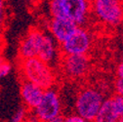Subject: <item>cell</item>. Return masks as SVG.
I'll return each mask as SVG.
<instances>
[{
    "mask_svg": "<svg viewBox=\"0 0 123 122\" xmlns=\"http://www.w3.org/2000/svg\"><path fill=\"white\" fill-rule=\"evenodd\" d=\"M26 1H32V0H26Z\"/></svg>",
    "mask_w": 123,
    "mask_h": 122,
    "instance_id": "22",
    "label": "cell"
},
{
    "mask_svg": "<svg viewBox=\"0 0 123 122\" xmlns=\"http://www.w3.org/2000/svg\"><path fill=\"white\" fill-rule=\"evenodd\" d=\"M63 69L70 78H80L85 76L90 69V61L86 54L65 55Z\"/></svg>",
    "mask_w": 123,
    "mask_h": 122,
    "instance_id": "8",
    "label": "cell"
},
{
    "mask_svg": "<svg viewBox=\"0 0 123 122\" xmlns=\"http://www.w3.org/2000/svg\"><path fill=\"white\" fill-rule=\"evenodd\" d=\"M50 12H51V15L53 18H66V17H64L63 9H62L60 0H51Z\"/></svg>",
    "mask_w": 123,
    "mask_h": 122,
    "instance_id": "13",
    "label": "cell"
},
{
    "mask_svg": "<svg viewBox=\"0 0 123 122\" xmlns=\"http://www.w3.org/2000/svg\"><path fill=\"white\" fill-rule=\"evenodd\" d=\"M5 0H0V11H4Z\"/></svg>",
    "mask_w": 123,
    "mask_h": 122,
    "instance_id": "20",
    "label": "cell"
},
{
    "mask_svg": "<svg viewBox=\"0 0 123 122\" xmlns=\"http://www.w3.org/2000/svg\"><path fill=\"white\" fill-rule=\"evenodd\" d=\"M10 70H11V65L9 64V62H7L2 57H0V79L7 76Z\"/></svg>",
    "mask_w": 123,
    "mask_h": 122,
    "instance_id": "14",
    "label": "cell"
},
{
    "mask_svg": "<svg viewBox=\"0 0 123 122\" xmlns=\"http://www.w3.org/2000/svg\"><path fill=\"white\" fill-rule=\"evenodd\" d=\"M43 32L37 29H31L24 37L19 46V57L21 60L37 56L38 45Z\"/></svg>",
    "mask_w": 123,
    "mask_h": 122,
    "instance_id": "10",
    "label": "cell"
},
{
    "mask_svg": "<svg viewBox=\"0 0 123 122\" xmlns=\"http://www.w3.org/2000/svg\"><path fill=\"white\" fill-rule=\"evenodd\" d=\"M44 91L45 90L40 86L27 80H24L21 85V95L27 109L34 110L36 108L42 100Z\"/></svg>",
    "mask_w": 123,
    "mask_h": 122,
    "instance_id": "11",
    "label": "cell"
},
{
    "mask_svg": "<svg viewBox=\"0 0 123 122\" xmlns=\"http://www.w3.org/2000/svg\"><path fill=\"white\" fill-rule=\"evenodd\" d=\"M95 121L98 122L123 121V97L118 94H114L110 98L105 99Z\"/></svg>",
    "mask_w": 123,
    "mask_h": 122,
    "instance_id": "6",
    "label": "cell"
},
{
    "mask_svg": "<svg viewBox=\"0 0 123 122\" xmlns=\"http://www.w3.org/2000/svg\"><path fill=\"white\" fill-rule=\"evenodd\" d=\"M56 56V43L54 37L43 33L38 45L37 58L49 64Z\"/></svg>",
    "mask_w": 123,
    "mask_h": 122,
    "instance_id": "12",
    "label": "cell"
},
{
    "mask_svg": "<svg viewBox=\"0 0 123 122\" xmlns=\"http://www.w3.org/2000/svg\"><path fill=\"white\" fill-rule=\"evenodd\" d=\"M5 18V14H4V11H0V24H2L3 20Z\"/></svg>",
    "mask_w": 123,
    "mask_h": 122,
    "instance_id": "19",
    "label": "cell"
},
{
    "mask_svg": "<svg viewBox=\"0 0 123 122\" xmlns=\"http://www.w3.org/2000/svg\"><path fill=\"white\" fill-rule=\"evenodd\" d=\"M65 121L67 122H84L85 120L79 115V114H72V115H69L68 116L67 118H65Z\"/></svg>",
    "mask_w": 123,
    "mask_h": 122,
    "instance_id": "17",
    "label": "cell"
},
{
    "mask_svg": "<svg viewBox=\"0 0 123 122\" xmlns=\"http://www.w3.org/2000/svg\"><path fill=\"white\" fill-rule=\"evenodd\" d=\"M114 91L115 94H118L123 97V78H116L114 82Z\"/></svg>",
    "mask_w": 123,
    "mask_h": 122,
    "instance_id": "16",
    "label": "cell"
},
{
    "mask_svg": "<svg viewBox=\"0 0 123 122\" xmlns=\"http://www.w3.org/2000/svg\"><path fill=\"white\" fill-rule=\"evenodd\" d=\"M105 98L101 91L85 88L80 91L75 102V110L85 121H94Z\"/></svg>",
    "mask_w": 123,
    "mask_h": 122,
    "instance_id": "3",
    "label": "cell"
},
{
    "mask_svg": "<svg viewBox=\"0 0 123 122\" xmlns=\"http://www.w3.org/2000/svg\"><path fill=\"white\" fill-rule=\"evenodd\" d=\"M37 121L53 122V120L61 115V102L58 93L49 88L44 91L41 102L33 110Z\"/></svg>",
    "mask_w": 123,
    "mask_h": 122,
    "instance_id": "4",
    "label": "cell"
},
{
    "mask_svg": "<svg viewBox=\"0 0 123 122\" xmlns=\"http://www.w3.org/2000/svg\"><path fill=\"white\" fill-rule=\"evenodd\" d=\"M20 67L24 80L32 82L44 90L51 88L55 83V75L52 68L37 57L21 60Z\"/></svg>",
    "mask_w": 123,
    "mask_h": 122,
    "instance_id": "1",
    "label": "cell"
},
{
    "mask_svg": "<svg viewBox=\"0 0 123 122\" xmlns=\"http://www.w3.org/2000/svg\"><path fill=\"white\" fill-rule=\"evenodd\" d=\"M91 10L104 24L116 27L123 24L122 0H91Z\"/></svg>",
    "mask_w": 123,
    "mask_h": 122,
    "instance_id": "2",
    "label": "cell"
},
{
    "mask_svg": "<svg viewBox=\"0 0 123 122\" xmlns=\"http://www.w3.org/2000/svg\"><path fill=\"white\" fill-rule=\"evenodd\" d=\"M61 46L65 55L87 54L92 46V37L87 29L78 25L68 39L61 43Z\"/></svg>",
    "mask_w": 123,
    "mask_h": 122,
    "instance_id": "5",
    "label": "cell"
},
{
    "mask_svg": "<svg viewBox=\"0 0 123 122\" xmlns=\"http://www.w3.org/2000/svg\"><path fill=\"white\" fill-rule=\"evenodd\" d=\"M122 1H123V0H122Z\"/></svg>",
    "mask_w": 123,
    "mask_h": 122,
    "instance_id": "23",
    "label": "cell"
},
{
    "mask_svg": "<svg viewBox=\"0 0 123 122\" xmlns=\"http://www.w3.org/2000/svg\"><path fill=\"white\" fill-rule=\"evenodd\" d=\"M0 40H1V33H0Z\"/></svg>",
    "mask_w": 123,
    "mask_h": 122,
    "instance_id": "21",
    "label": "cell"
},
{
    "mask_svg": "<svg viewBox=\"0 0 123 122\" xmlns=\"http://www.w3.org/2000/svg\"><path fill=\"white\" fill-rule=\"evenodd\" d=\"M116 76L118 78H123V61H121L116 67Z\"/></svg>",
    "mask_w": 123,
    "mask_h": 122,
    "instance_id": "18",
    "label": "cell"
},
{
    "mask_svg": "<svg viewBox=\"0 0 123 122\" xmlns=\"http://www.w3.org/2000/svg\"><path fill=\"white\" fill-rule=\"evenodd\" d=\"M64 17L74 22L77 25L83 24L91 11L90 0H60Z\"/></svg>",
    "mask_w": 123,
    "mask_h": 122,
    "instance_id": "7",
    "label": "cell"
},
{
    "mask_svg": "<svg viewBox=\"0 0 123 122\" xmlns=\"http://www.w3.org/2000/svg\"><path fill=\"white\" fill-rule=\"evenodd\" d=\"M77 24L68 18H53L50 22V30L58 43H63L77 28Z\"/></svg>",
    "mask_w": 123,
    "mask_h": 122,
    "instance_id": "9",
    "label": "cell"
},
{
    "mask_svg": "<svg viewBox=\"0 0 123 122\" xmlns=\"http://www.w3.org/2000/svg\"><path fill=\"white\" fill-rule=\"evenodd\" d=\"M25 113H26V110L25 109H20L19 110H17L16 112L14 113L13 117H12V121L13 122H21V121H24L25 119Z\"/></svg>",
    "mask_w": 123,
    "mask_h": 122,
    "instance_id": "15",
    "label": "cell"
}]
</instances>
